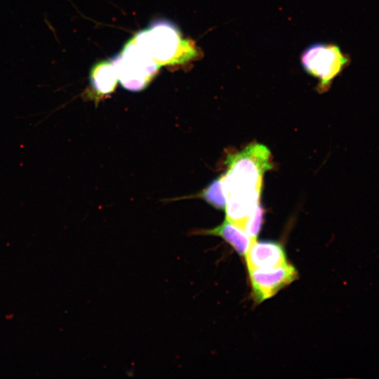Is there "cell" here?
Instances as JSON below:
<instances>
[{
    "mask_svg": "<svg viewBox=\"0 0 379 379\" xmlns=\"http://www.w3.org/2000/svg\"><path fill=\"white\" fill-rule=\"evenodd\" d=\"M227 172L222 175L226 198V220L244 230L261 194L263 176L270 170L272 156L269 149L251 143L241 151L228 155Z\"/></svg>",
    "mask_w": 379,
    "mask_h": 379,
    "instance_id": "cell-1",
    "label": "cell"
},
{
    "mask_svg": "<svg viewBox=\"0 0 379 379\" xmlns=\"http://www.w3.org/2000/svg\"><path fill=\"white\" fill-rule=\"evenodd\" d=\"M350 60L338 46L324 43L310 45L300 57L304 70L319 79V92L329 88L332 81L348 65Z\"/></svg>",
    "mask_w": 379,
    "mask_h": 379,
    "instance_id": "cell-2",
    "label": "cell"
},
{
    "mask_svg": "<svg viewBox=\"0 0 379 379\" xmlns=\"http://www.w3.org/2000/svg\"><path fill=\"white\" fill-rule=\"evenodd\" d=\"M111 63L121 86L132 91L145 88L158 69V64L133 40Z\"/></svg>",
    "mask_w": 379,
    "mask_h": 379,
    "instance_id": "cell-3",
    "label": "cell"
},
{
    "mask_svg": "<svg viewBox=\"0 0 379 379\" xmlns=\"http://www.w3.org/2000/svg\"><path fill=\"white\" fill-rule=\"evenodd\" d=\"M133 41L158 65L174 62L180 48L187 43L180 41L178 29L166 21L155 22L138 32Z\"/></svg>",
    "mask_w": 379,
    "mask_h": 379,
    "instance_id": "cell-4",
    "label": "cell"
},
{
    "mask_svg": "<svg viewBox=\"0 0 379 379\" xmlns=\"http://www.w3.org/2000/svg\"><path fill=\"white\" fill-rule=\"evenodd\" d=\"M255 301L260 303L274 295L298 278L296 269L290 263L285 265L248 271Z\"/></svg>",
    "mask_w": 379,
    "mask_h": 379,
    "instance_id": "cell-5",
    "label": "cell"
},
{
    "mask_svg": "<svg viewBox=\"0 0 379 379\" xmlns=\"http://www.w3.org/2000/svg\"><path fill=\"white\" fill-rule=\"evenodd\" d=\"M244 256L248 271L278 267L288 263L282 246L272 241H253Z\"/></svg>",
    "mask_w": 379,
    "mask_h": 379,
    "instance_id": "cell-6",
    "label": "cell"
},
{
    "mask_svg": "<svg viewBox=\"0 0 379 379\" xmlns=\"http://www.w3.org/2000/svg\"><path fill=\"white\" fill-rule=\"evenodd\" d=\"M191 235L218 236L229 243L241 255L244 256L253 241L242 229L225 219L219 226L190 232Z\"/></svg>",
    "mask_w": 379,
    "mask_h": 379,
    "instance_id": "cell-7",
    "label": "cell"
},
{
    "mask_svg": "<svg viewBox=\"0 0 379 379\" xmlns=\"http://www.w3.org/2000/svg\"><path fill=\"white\" fill-rule=\"evenodd\" d=\"M118 81L115 69L111 62L97 65L91 74V83L95 92L99 95L111 93Z\"/></svg>",
    "mask_w": 379,
    "mask_h": 379,
    "instance_id": "cell-8",
    "label": "cell"
},
{
    "mask_svg": "<svg viewBox=\"0 0 379 379\" xmlns=\"http://www.w3.org/2000/svg\"><path fill=\"white\" fill-rule=\"evenodd\" d=\"M197 197L202 198L215 208L225 209L226 198L221 175L211 182Z\"/></svg>",
    "mask_w": 379,
    "mask_h": 379,
    "instance_id": "cell-9",
    "label": "cell"
},
{
    "mask_svg": "<svg viewBox=\"0 0 379 379\" xmlns=\"http://www.w3.org/2000/svg\"><path fill=\"white\" fill-rule=\"evenodd\" d=\"M263 213L262 207L260 204H258L246 224L244 231L253 241L256 240L261 229L263 222Z\"/></svg>",
    "mask_w": 379,
    "mask_h": 379,
    "instance_id": "cell-10",
    "label": "cell"
}]
</instances>
